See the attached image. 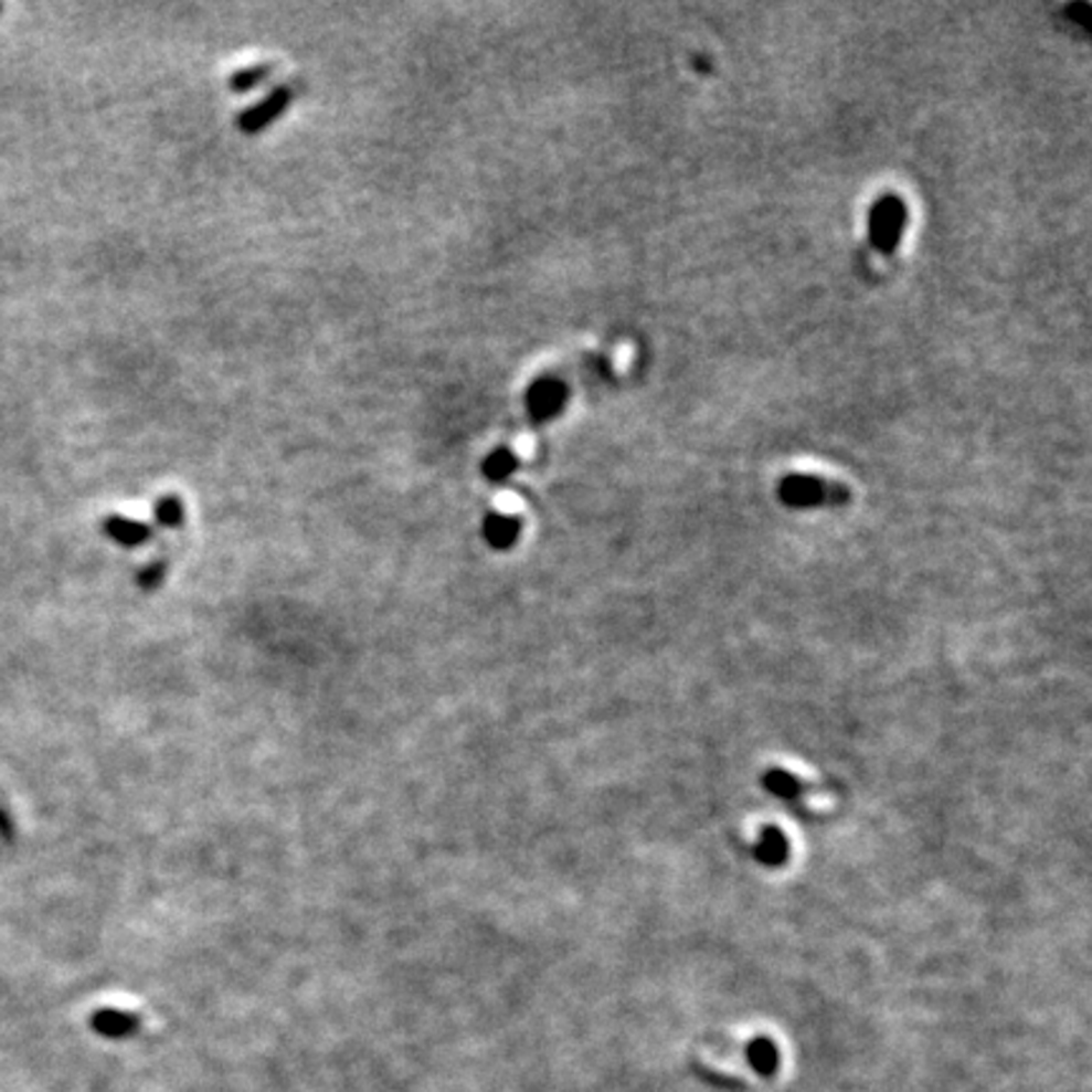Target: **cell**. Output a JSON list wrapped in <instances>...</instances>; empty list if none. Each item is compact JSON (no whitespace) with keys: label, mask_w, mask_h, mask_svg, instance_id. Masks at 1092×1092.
I'll return each instance as SVG.
<instances>
[{"label":"cell","mask_w":1092,"mask_h":1092,"mask_svg":"<svg viewBox=\"0 0 1092 1092\" xmlns=\"http://www.w3.org/2000/svg\"><path fill=\"white\" fill-rule=\"evenodd\" d=\"M908 223L905 203L895 195H882L868 215L870 243L882 253H893L903 238Z\"/></svg>","instance_id":"obj_1"},{"label":"cell","mask_w":1092,"mask_h":1092,"mask_svg":"<svg viewBox=\"0 0 1092 1092\" xmlns=\"http://www.w3.org/2000/svg\"><path fill=\"white\" fill-rule=\"evenodd\" d=\"M566 397H570L566 384L559 378H552V374H544V378H537L529 384L523 403H527V413L531 421L547 423L562 413Z\"/></svg>","instance_id":"obj_2"},{"label":"cell","mask_w":1092,"mask_h":1092,"mask_svg":"<svg viewBox=\"0 0 1092 1092\" xmlns=\"http://www.w3.org/2000/svg\"><path fill=\"white\" fill-rule=\"evenodd\" d=\"M291 99H294L291 86H276V89L271 92L266 99H261L258 104H253V107H248L246 112H241V115L235 117V125H238L241 132H246V135L264 132L266 127L274 125V119L278 115H284V112L291 107Z\"/></svg>","instance_id":"obj_3"},{"label":"cell","mask_w":1092,"mask_h":1092,"mask_svg":"<svg viewBox=\"0 0 1092 1092\" xmlns=\"http://www.w3.org/2000/svg\"><path fill=\"white\" fill-rule=\"evenodd\" d=\"M837 488L827 486L823 478L815 476H789L782 480L780 486V499L792 506V509H809V506H819L835 499Z\"/></svg>","instance_id":"obj_4"},{"label":"cell","mask_w":1092,"mask_h":1092,"mask_svg":"<svg viewBox=\"0 0 1092 1092\" xmlns=\"http://www.w3.org/2000/svg\"><path fill=\"white\" fill-rule=\"evenodd\" d=\"M92 1029L107 1039H127L139 1029V1019L125 1009H96L92 1015Z\"/></svg>","instance_id":"obj_5"},{"label":"cell","mask_w":1092,"mask_h":1092,"mask_svg":"<svg viewBox=\"0 0 1092 1092\" xmlns=\"http://www.w3.org/2000/svg\"><path fill=\"white\" fill-rule=\"evenodd\" d=\"M104 534H107L112 541H117V544H121V547L135 549V547L147 544V541L152 539V527L145 521L119 517V513H115V517H107V521H104Z\"/></svg>","instance_id":"obj_6"},{"label":"cell","mask_w":1092,"mask_h":1092,"mask_svg":"<svg viewBox=\"0 0 1092 1092\" xmlns=\"http://www.w3.org/2000/svg\"><path fill=\"white\" fill-rule=\"evenodd\" d=\"M521 534V521L517 517H506V513H488L484 519V539L488 541V547L496 549V552H506L517 544V539Z\"/></svg>","instance_id":"obj_7"},{"label":"cell","mask_w":1092,"mask_h":1092,"mask_svg":"<svg viewBox=\"0 0 1092 1092\" xmlns=\"http://www.w3.org/2000/svg\"><path fill=\"white\" fill-rule=\"evenodd\" d=\"M746 1060L751 1068H754V1072L762 1074V1078H772L776 1068H780V1050H776L772 1039L756 1037L754 1042H749L746 1047Z\"/></svg>","instance_id":"obj_8"},{"label":"cell","mask_w":1092,"mask_h":1092,"mask_svg":"<svg viewBox=\"0 0 1092 1092\" xmlns=\"http://www.w3.org/2000/svg\"><path fill=\"white\" fill-rule=\"evenodd\" d=\"M517 468H519V458H517V453H513L511 448H494L488 456L484 458V466H480V470H484V476L491 480V484H501V480L506 478H511L513 474H517Z\"/></svg>","instance_id":"obj_9"},{"label":"cell","mask_w":1092,"mask_h":1092,"mask_svg":"<svg viewBox=\"0 0 1092 1092\" xmlns=\"http://www.w3.org/2000/svg\"><path fill=\"white\" fill-rule=\"evenodd\" d=\"M786 837L776 827H766L762 840L756 845V860H762L764 865H782L786 860Z\"/></svg>","instance_id":"obj_10"},{"label":"cell","mask_w":1092,"mask_h":1092,"mask_svg":"<svg viewBox=\"0 0 1092 1092\" xmlns=\"http://www.w3.org/2000/svg\"><path fill=\"white\" fill-rule=\"evenodd\" d=\"M155 519L165 529H180L185 523V506L172 494L160 496L155 503Z\"/></svg>","instance_id":"obj_11"},{"label":"cell","mask_w":1092,"mask_h":1092,"mask_svg":"<svg viewBox=\"0 0 1092 1092\" xmlns=\"http://www.w3.org/2000/svg\"><path fill=\"white\" fill-rule=\"evenodd\" d=\"M274 74V66L271 64H258V66H246V68H238L231 76V92L235 94H243V92H251V89H256V86L261 82H266V78Z\"/></svg>","instance_id":"obj_12"},{"label":"cell","mask_w":1092,"mask_h":1092,"mask_svg":"<svg viewBox=\"0 0 1092 1092\" xmlns=\"http://www.w3.org/2000/svg\"><path fill=\"white\" fill-rule=\"evenodd\" d=\"M764 784H766L768 792L776 794V797H782V799H794L799 794V782L794 780L792 774L782 772V768H774V772H768L764 776Z\"/></svg>","instance_id":"obj_13"},{"label":"cell","mask_w":1092,"mask_h":1092,"mask_svg":"<svg viewBox=\"0 0 1092 1092\" xmlns=\"http://www.w3.org/2000/svg\"><path fill=\"white\" fill-rule=\"evenodd\" d=\"M165 576H168V564H165V562H150L147 566H142V572L137 574V584L142 590L152 592L157 587H162Z\"/></svg>","instance_id":"obj_14"}]
</instances>
